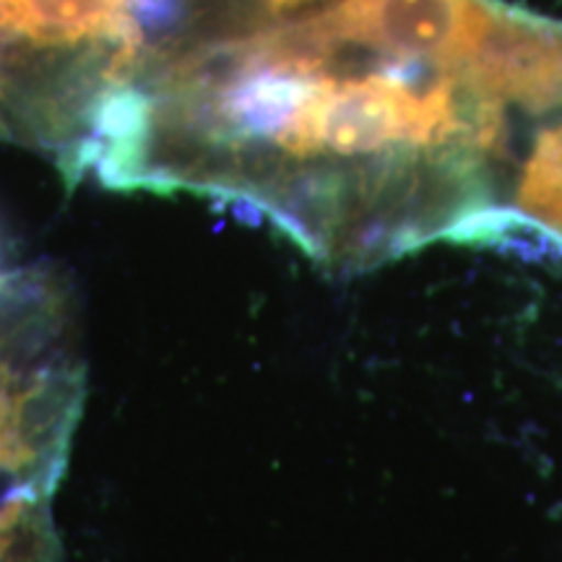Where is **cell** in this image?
Instances as JSON below:
<instances>
[{"label": "cell", "instance_id": "cell-1", "mask_svg": "<svg viewBox=\"0 0 562 562\" xmlns=\"http://www.w3.org/2000/svg\"><path fill=\"white\" fill-rule=\"evenodd\" d=\"M482 0H326L203 34L97 112L68 170L248 203L315 258L372 266L495 214L505 104Z\"/></svg>", "mask_w": 562, "mask_h": 562}, {"label": "cell", "instance_id": "cell-2", "mask_svg": "<svg viewBox=\"0 0 562 562\" xmlns=\"http://www.w3.org/2000/svg\"><path fill=\"white\" fill-rule=\"evenodd\" d=\"M227 24L216 0H0V121L63 159L159 55Z\"/></svg>", "mask_w": 562, "mask_h": 562}, {"label": "cell", "instance_id": "cell-3", "mask_svg": "<svg viewBox=\"0 0 562 562\" xmlns=\"http://www.w3.org/2000/svg\"><path fill=\"white\" fill-rule=\"evenodd\" d=\"M521 214L562 237V123L542 131L518 178Z\"/></svg>", "mask_w": 562, "mask_h": 562}, {"label": "cell", "instance_id": "cell-4", "mask_svg": "<svg viewBox=\"0 0 562 562\" xmlns=\"http://www.w3.org/2000/svg\"><path fill=\"white\" fill-rule=\"evenodd\" d=\"M326 0H252L250 3V24H266V21H281L302 16V13L318 9Z\"/></svg>", "mask_w": 562, "mask_h": 562}, {"label": "cell", "instance_id": "cell-5", "mask_svg": "<svg viewBox=\"0 0 562 562\" xmlns=\"http://www.w3.org/2000/svg\"><path fill=\"white\" fill-rule=\"evenodd\" d=\"M0 136H9V131H5V125H3V121H0Z\"/></svg>", "mask_w": 562, "mask_h": 562}]
</instances>
